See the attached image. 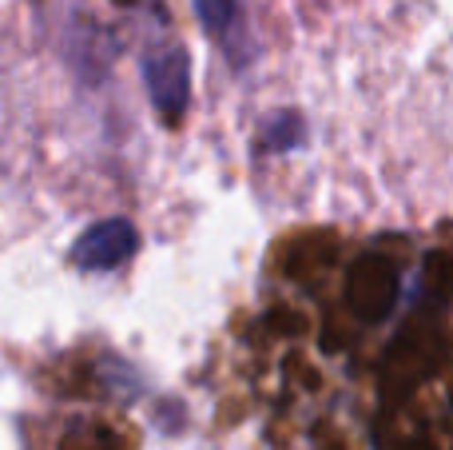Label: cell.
<instances>
[{"mask_svg":"<svg viewBox=\"0 0 453 450\" xmlns=\"http://www.w3.org/2000/svg\"><path fill=\"white\" fill-rule=\"evenodd\" d=\"M143 84H148V96H151V104H156V112L175 128L183 120V112H188V100H191L188 52H183L180 44L151 48L148 60H143Z\"/></svg>","mask_w":453,"mask_h":450,"instance_id":"cell-1","label":"cell"},{"mask_svg":"<svg viewBox=\"0 0 453 450\" xmlns=\"http://www.w3.org/2000/svg\"><path fill=\"white\" fill-rule=\"evenodd\" d=\"M140 247V236L127 220H104L88 228L72 247V260L80 271H116L127 255Z\"/></svg>","mask_w":453,"mask_h":450,"instance_id":"cell-2","label":"cell"},{"mask_svg":"<svg viewBox=\"0 0 453 450\" xmlns=\"http://www.w3.org/2000/svg\"><path fill=\"white\" fill-rule=\"evenodd\" d=\"M135 438L104 419H80L64 431L60 450H132Z\"/></svg>","mask_w":453,"mask_h":450,"instance_id":"cell-3","label":"cell"},{"mask_svg":"<svg viewBox=\"0 0 453 450\" xmlns=\"http://www.w3.org/2000/svg\"><path fill=\"white\" fill-rule=\"evenodd\" d=\"M196 12L215 40L234 36V24H239V4L234 0H196Z\"/></svg>","mask_w":453,"mask_h":450,"instance_id":"cell-4","label":"cell"}]
</instances>
